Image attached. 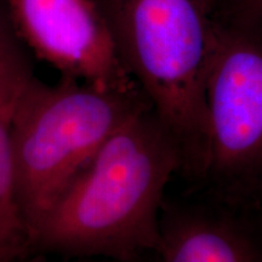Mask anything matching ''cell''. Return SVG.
I'll use <instances>...</instances> for the list:
<instances>
[{
  "mask_svg": "<svg viewBox=\"0 0 262 262\" xmlns=\"http://www.w3.org/2000/svg\"><path fill=\"white\" fill-rule=\"evenodd\" d=\"M239 211L216 201L214 205L164 201L155 251L158 262H261L256 239Z\"/></svg>",
  "mask_w": 262,
  "mask_h": 262,
  "instance_id": "8992f818",
  "label": "cell"
},
{
  "mask_svg": "<svg viewBox=\"0 0 262 262\" xmlns=\"http://www.w3.org/2000/svg\"><path fill=\"white\" fill-rule=\"evenodd\" d=\"M22 35L62 77L104 89H139L118 55L107 16L93 0H11Z\"/></svg>",
  "mask_w": 262,
  "mask_h": 262,
  "instance_id": "5b68a950",
  "label": "cell"
},
{
  "mask_svg": "<svg viewBox=\"0 0 262 262\" xmlns=\"http://www.w3.org/2000/svg\"><path fill=\"white\" fill-rule=\"evenodd\" d=\"M181 172L175 141L150 106L98 148L58 196L33 251L136 261L155 253L166 186Z\"/></svg>",
  "mask_w": 262,
  "mask_h": 262,
  "instance_id": "6da1fadb",
  "label": "cell"
},
{
  "mask_svg": "<svg viewBox=\"0 0 262 262\" xmlns=\"http://www.w3.org/2000/svg\"><path fill=\"white\" fill-rule=\"evenodd\" d=\"M150 106L140 89H104L62 77L29 78L11 123L15 193L31 238L58 196L98 148L131 117Z\"/></svg>",
  "mask_w": 262,
  "mask_h": 262,
  "instance_id": "3957f363",
  "label": "cell"
},
{
  "mask_svg": "<svg viewBox=\"0 0 262 262\" xmlns=\"http://www.w3.org/2000/svg\"><path fill=\"white\" fill-rule=\"evenodd\" d=\"M205 107L202 181L214 201L239 210L255 208L262 182V50L247 29L214 21Z\"/></svg>",
  "mask_w": 262,
  "mask_h": 262,
  "instance_id": "277c9868",
  "label": "cell"
},
{
  "mask_svg": "<svg viewBox=\"0 0 262 262\" xmlns=\"http://www.w3.org/2000/svg\"><path fill=\"white\" fill-rule=\"evenodd\" d=\"M75 262H135V261H119V260H111V258H103L102 261H90L89 258H88L86 261L81 260V261H75Z\"/></svg>",
  "mask_w": 262,
  "mask_h": 262,
  "instance_id": "9c48e42d",
  "label": "cell"
},
{
  "mask_svg": "<svg viewBox=\"0 0 262 262\" xmlns=\"http://www.w3.org/2000/svg\"><path fill=\"white\" fill-rule=\"evenodd\" d=\"M204 4L212 18V15L219 12V10H224L227 12L233 11L244 15L256 12V10L260 8L261 0H204Z\"/></svg>",
  "mask_w": 262,
  "mask_h": 262,
  "instance_id": "ba28073f",
  "label": "cell"
},
{
  "mask_svg": "<svg viewBox=\"0 0 262 262\" xmlns=\"http://www.w3.org/2000/svg\"><path fill=\"white\" fill-rule=\"evenodd\" d=\"M120 61L202 182L208 156L205 73L214 19L204 0H108Z\"/></svg>",
  "mask_w": 262,
  "mask_h": 262,
  "instance_id": "7a4b0ae2",
  "label": "cell"
},
{
  "mask_svg": "<svg viewBox=\"0 0 262 262\" xmlns=\"http://www.w3.org/2000/svg\"><path fill=\"white\" fill-rule=\"evenodd\" d=\"M29 74L0 47V262H18L33 251L16 201L11 123Z\"/></svg>",
  "mask_w": 262,
  "mask_h": 262,
  "instance_id": "52a82bcc",
  "label": "cell"
}]
</instances>
